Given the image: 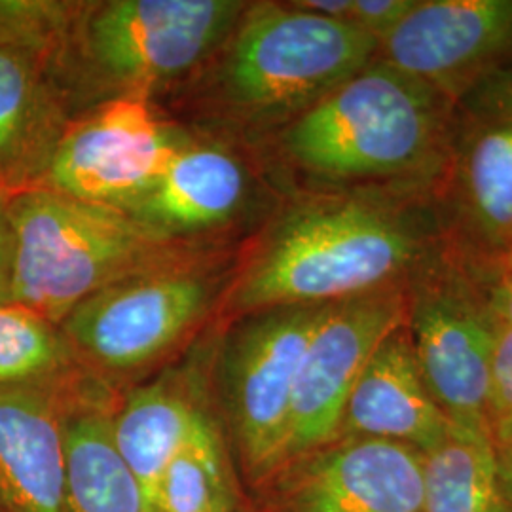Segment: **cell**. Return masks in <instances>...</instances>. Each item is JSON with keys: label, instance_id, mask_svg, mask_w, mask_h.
Returning a JSON list of instances; mask_svg holds the SVG:
<instances>
[{"label": "cell", "instance_id": "6da1fadb", "mask_svg": "<svg viewBox=\"0 0 512 512\" xmlns=\"http://www.w3.org/2000/svg\"><path fill=\"white\" fill-rule=\"evenodd\" d=\"M448 251L437 203L391 190L296 203L239 277V310L330 304L406 287Z\"/></svg>", "mask_w": 512, "mask_h": 512}, {"label": "cell", "instance_id": "7a4b0ae2", "mask_svg": "<svg viewBox=\"0 0 512 512\" xmlns=\"http://www.w3.org/2000/svg\"><path fill=\"white\" fill-rule=\"evenodd\" d=\"M454 103L374 59L296 114L283 131L287 158L327 183H376L435 194L446 164Z\"/></svg>", "mask_w": 512, "mask_h": 512}, {"label": "cell", "instance_id": "3957f363", "mask_svg": "<svg viewBox=\"0 0 512 512\" xmlns=\"http://www.w3.org/2000/svg\"><path fill=\"white\" fill-rule=\"evenodd\" d=\"M12 234L10 296L52 325L116 281L131 277L165 236L126 211L82 202L50 188L4 200Z\"/></svg>", "mask_w": 512, "mask_h": 512}, {"label": "cell", "instance_id": "277c9868", "mask_svg": "<svg viewBox=\"0 0 512 512\" xmlns=\"http://www.w3.org/2000/svg\"><path fill=\"white\" fill-rule=\"evenodd\" d=\"M378 48V38L348 21L266 4L241 21L224 61V88L253 114H300L361 73Z\"/></svg>", "mask_w": 512, "mask_h": 512}, {"label": "cell", "instance_id": "5b68a950", "mask_svg": "<svg viewBox=\"0 0 512 512\" xmlns=\"http://www.w3.org/2000/svg\"><path fill=\"white\" fill-rule=\"evenodd\" d=\"M435 198L450 253L482 277L499 274L512 260V74L454 103Z\"/></svg>", "mask_w": 512, "mask_h": 512}, {"label": "cell", "instance_id": "8992f818", "mask_svg": "<svg viewBox=\"0 0 512 512\" xmlns=\"http://www.w3.org/2000/svg\"><path fill=\"white\" fill-rule=\"evenodd\" d=\"M330 304L253 311L224 342L220 399L230 459L249 495L283 465L298 368Z\"/></svg>", "mask_w": 512, "mask_h": 512}, {"label": "cell", "instance_id": "52a82bcc", "mask_svg": "<svg viewBox=\"0 0 512 512\" xmlns=\"http://www.w3.org/2000/svg\"><path fill=\"white\" fill-rule=\"evenodd\" d=\"M482 275L450 249L406 285V330L421 376L456 427L490 435L495 319Z\"/></svg>", "mask_w": 512, "mask_h": 512}, {"label": "cell", "instance_id": "ba28073f", "mask_svg": "<svg viewBox=\"0 0 512 512\" xmlns=\"http://www.w3.org/2000/svg\"><path fill=\"white\" fill-rule=\"evenodd\" d=\"M404 319L406 287L330 304L298 368L283 465L340 437L344 410L363 368Z\"/></svg>", "mask_w": 512, "mask_h": 512}, {"label": "cell", "instance_id": "9c48e42d", "mask_svg": "<svg viewBox=\"0 0 512 512\" xmlns=\"http://www.w3.org/2000/svg\"><path fill=\"white\" fill-rule=\"evenodd\" d=\"M209 300L211 287L202 275H131L80 302L61 327L93 365L129 372L175 348L202 319Z\"/></svg>", "mask_w": 512, "mask_h": 512}, {"label": "cell", "instance_id": "30bf717a", "mask_svg": "<svg viewBox=\"0 0 512 512\" xmlns=\"http://www.w3.org/2000/svg\"><path fill=\"white\" fill-rule=\"evenodd\" d=\"M183 148L145 101L118 99L59 135L44 171L46 188L128 211Z\"/></svg>", "mask_w": 512, "mask_h": 512}, {"label": "cell", "instance_id": "8fae6325", "mask_svg": "<svg viewBox=\"0 0 512 512\" xmlns=\"http://www.w3.org/2000/svg\"><path fill=\"white\" fill-rule=\"evenodd\" d=\"M421 459L391 440L336 439L283 465L253 512H423Z\"/></svg>", "mask_w": 512, "mask_h": 512}, {"label": "cell", "instance_id": "7c38bea8", "mask_svg": "<svg viewBox=\"0 0 512 512\" xmlns=\"http://www.w3.org/2000/svg\"><path fill=\"white\" fill-rule=\"evenodd\" d=\"M243 10L232 0H114L88 19L95 65L126 84L186 73L226 37Z\"/></svg>", "mask_w": 512, "mask_h": 512}, {"label": "cell", "instance_id": "4fadbf2b", "mask_svg": "<svg viewBox=\"0 0 512 512\" xmlns=\"http://www.w3.org/2000/svg\"><path fill=\"white\" fill-rule=\"evenodd\" d=\"M376 59L452 103L512 63V0H418Z\"/></svg>", "mask_w": 512, "mask_h": 512}, {"label": "cell", "instance_id": "5bb4252c", "mask_svg": "<svg viewBox=\"0 0 512 512\" xmlns=\"http://www.w3.org/2000/svg\"><path fill=\"white\" fill-rule=\"evenodd\" d=\"M452 427L425 385L403 323L368 359L349 395L338 439L391 440L427 454Z\"/></svg>", "mask_w": 512, "mask_h": 512}, {"label": "cell", "instance_id": "9a60e30c", "mask_svg": "<svg viewBox=\"0 0 512 512\" xmlns=\"http://www.w3.org/2000/svg\"><path fill=\"white\" fill-rule=\"evenodd\" d=\"M61 414L40 385L0 387V512H67Z\"/></svg>", "mask_w": 512, "mask_h": 512}, {"label": "cell", "instance_id": "2e32d148", "mask_svg": "<svg viewBox=\"0 0 512 512\" xmlns=\"http://www.w3.org/2000/svg\"><path fill=\"white\" fill-rule=\"evenodd\" d=\"M245 196L241 165L217 148L184 147L164 177L126 213L162 236L211 228Z\"/></svg>", "mask_w": 512, "mask_h": 512}, {"label": "cell", "instance_id": "e0dca14e", "mask_svg": "<svg viewBox=\"0 0 512 512\" xmlns=\"http://www.w3.org/2000/svg\"><path fill=\"white\" fill-rule=\"evenodd\" d=\"M65 511L150 512L145 494L112 440V416L63 406Z\"/></svg>", "mask_w": 512, "mask_h": 512}, {"label": "cell", "instance_id": "ac0fdd59", "mask_svg": "<svg viewBox=\"0 0 512 512\" xmlns=\"http://www.w3.org/2000/svg\"><path fill=\"white\" fill-rule=\"evenodd\" d=\"M54 128L42 55L0 48V183L23 184L46 171L59 141Z\"/></svg>", "mask_w": 512, "mask_h": 512}, {"label": "cell", "instance_id": "d6986e66", "mask_svg": "<svg viewBox=\"0 0 512 512\" xmlns=\"http://www.w3.org/2000/svg\"><path fill=\"white\" fill-rule=\"evenodd\" d=\"M203 408L181 385L158 382L135 391L116 416L112 440L137 478L150 512H156L158 488Z\"/></svg>", "mask_w": 512, "mask_h": 512}, {"label": "cell", "instance_id": "ffe728a7", "mask_svg": "<svg viewBox=\"0 0 512 512\" xmlns=\"http://www.w3.org/2000/svg\"><path fill=\"white\" fill-rule=\"evenodd\" d=\"M421 456L423 512H511L490 435L454 425Z\"/></svg>", "mask_w": 512, "mask_h": 512}, {"label": "cell", "instance_id": "44dd1931", "mask_svg": "<svg viewBox=\"0 0 512 512\" xmlns=\"http://www.w3.org/2000/svg\"><path fill=\"white\" fill-rule=\"evenodd\" d=\"M238 486L219 429L202 410L160 480L156 512H239Z\"/></svg>", "mask_w": 512, "mask_h": 512}, {"label": "cell", "instance_id": "7402d4cb", "mask_svg": "<svg viewBox=\"0 0 512 512\" xmlns=\"http://www.w3.org/2000/svg\"><path fill=\"white\" fill-rule=\"evenodd\" d=\"M67 359L55 325L21 304H0V387L40 385Z\"/></svg>", "mask_w": 512, "mask_h": 512}, {"label": "cell", "instance_id": "603a6c76", "mask_svg": "<svg viewBox=\"0 0 512 512\" xmlns=\"http://www.w3.org/2000/svg\"><path fill=\"white\" fill-rule=\"evenodd\" d=\"M73 4L8 0L0 2V48L48 54L69 27Z\"/></svg>", "mask_w": 512, "mask_h": 512}, {"label": "cell", "instance_id": "cb8c5ba5", "mask_svg": "<svg viewBox=\"0 0 512 512\" xmlns=\"http://www.w3.org/2000/svg\"><path fill=\"white\" fill-rule=\"evenodd\" d=\"M488 414L490 429L494 421L512 416V327L501 323H497L495 330Z\"/></svg>", "mask_w": 512, "mask_h": 512}, {"label": "cell", "instance_id": "d4e9b609", "mask_svg": "<svg viewBox=\"0 0 512 512\" xmlns=\"http://www.w3.org/2000/svg\"><path fill=\"white\" fill-rule=\"evenodd\" d=\"M416 4L418 0H351L348 23L382 40L416 8Z\"/></svg>", "mask_w": 512, "mask_h": 512}, {"label": "cell", "instance_id": "484cf974", "mask_svg": "<svg viewBox=\"0 0 512 512\" xmlns=\"http://www.w3.org/2000/svg\"><path fill=\"white\" fill-rule=\"evenodd\" d=\"M490 431L499 480L507 501L512 503V416L494 421Z\"/></svg>", "mask_w": 512, "mask_h": 512}, {"label": "cell", "instance_id": "4316f807", "mask_svg": "<svg viewBox=\"0 0 512 512\" xmlns=\"http://www.w3.org/2000/svg\"><path fill=\"white\" fill-rule=\"evenodd\" d=\"M494 281L490 287V304L495 319L501 325L512 327V262L495 275Z\"/></svg>", "mask_w": 512, "mask_h": 512}, {"label": "cell", "instance_id": "83f0119b", "mask_svg": "<svg viewBox=\"0 0 512 512\" xmlns=\"http://www.w3.org/2000/svg\"><path fill=\"white\" fill-rule=\"evenodd\" d=\"M10 270H12V234L4 211V200H0V304L8 302L10 296Z\"/></svg>", "mask_w": 512, "mask_h": 512}, {"label": "cell", "instance_id": "f1b7e54d", "mask_svg": "<svg viewBox=\"0 0 512 512\" xmlns=\"http://www.w3.org/2000/svg\"><path fill=\"white\" fill-rule=\"evenodd\" d=\"M511 262H512V260H511Z\"/></svg>", "mask_w": 512, "mask_h": 512}]
</instances>
